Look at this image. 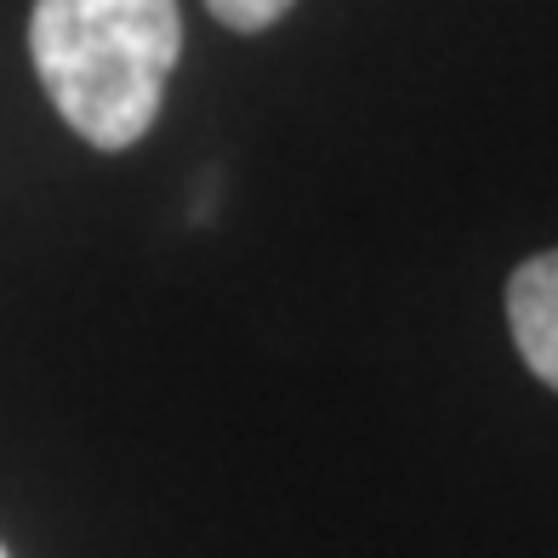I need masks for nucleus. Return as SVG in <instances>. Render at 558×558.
<instances>
[{"instance_id":"nucleus-1","label":"nucleus","mask_w":558,"mask_h":558,"mask_svg":"<svg viewBox=\"0 0 558 558\" xmlns=\"http://www.w3.org/2000/svg\"><path fill=\"white\" fill-rule=\"evenodd\" d=\"M183 52L177 0H35L29 58L52 109L92 148H132Z\"/></svg>"},{"instance_id":"nucleus-2","label":"nucleus","mask_w":558,"mask_h":558,"mask_svg":"<svg viewBox=\"0 0 558 558\" xmlns=\"http://www.w3.org/2000/svg\"><path fill=\"white\" fill-rule=\"evenodd\" d=\"M507 325H513L524 365L547 388H558V251L519 263V274L507 279Z\"/></svg>"},{"instance_id":"nucleus-3","label":"nucleus","mask_w":558,"mask_h":558,"mask_svg":"<svg viewBox=\"0 0 558 558\" xmlns=\"http://www.w3.org/2000/svg\"><path fill=\"white\" fill-rule=\"evenodd\" d=\"M296 7V0H206V12L222 23V29H234V35H257L268 29V23H279Z\"/></svg>"},{"instance_id":"nucleus-4","label":"nucleus","mask_w":558,"mask_h":558,"mask_svg":"<svg viewBox=\"0 0 558 558\" xmlns=\"http://www.w3.org/2000/svg\"><path fill=\"white\" fill-rule=\"evenodd\" d=\"M0 558H7V547H0Z\"/></svg>"}]
</instances>
